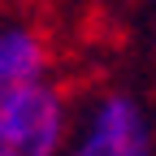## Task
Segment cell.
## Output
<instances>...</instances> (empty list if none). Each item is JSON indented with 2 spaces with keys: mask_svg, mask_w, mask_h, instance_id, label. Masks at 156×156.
Listing matches in <instances>:
<instances>
[{
  "mask_svg": "<svg viewBox=\"0 0 156 156\" xmlns=\"http://www.w3.org/2000/svg\"><path fill=\"white\" fill-rule=\"evenodd\" d=\"M74 130V104L56 83L0 95V156H61Z\"/></svg>",
  "mask_w": 156,
  "mask_h": 156,
  "instance_id": "1",
  "label": "cell"
},
{
  "mask_svg": "<svg viewBox=\"0 0 156 156\" xmlns=\"http://www.w3.org/2000/svg\"><path fill=\"white\" fill-rule=\"evenodd\" d=\"M61 156H156L152 117L130 91H100L74 117Z\"/></svg>",
  "mask_w": 156,
  "mask_h": 156,
  "instance_id": "2",
  "label": "cell"
},
{
  "mask_svg": "<svg viewBox=\"0 0 156 156\" xmlns=\"http://www.w3.org/2000/svg\"><path fill=\"white\" fill-rule=\"evenodd\" d=\"M52 83V39L35 22H0V95Z\"/></svg>",
  "mask_w": 156,
  "mask_h": 156,
  "instance_id": "3",
  "label": "cell"
},
{
  "mask_svg": "<svg viewBox=\"0 0 156 156\" xmlns=\"http://www.w3.org/2000/svg\"><path fill=\"white\" fill-rule=\"evenodd\" d=\"M152 48H156V30H152Z\"/></svg>",
  "mask_w": 156,
  "mask_h": 156,
  "instance_id": "4",
  "label": "cell"
}]
</instances>
